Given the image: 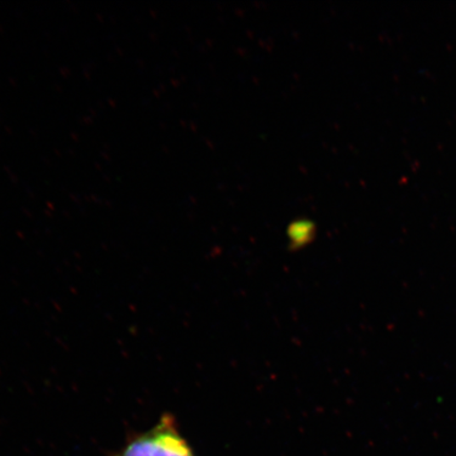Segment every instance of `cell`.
<instances>
[{
    "mask_svg": "<svg viewBox=\"0 0 456 456\" xmlns=\"http://www.w3.org/2000/svg\"><path fill=\"white\" fill-rule=\"evenodd\" d=\"M117 456H195L175 421L164 415L151 430L136 436Z\"/></svg>",
    "mask_w": 456,
    "mask_h": 456,
    "instance_id": "1",
    "label": "cell"
}]
</instances>
